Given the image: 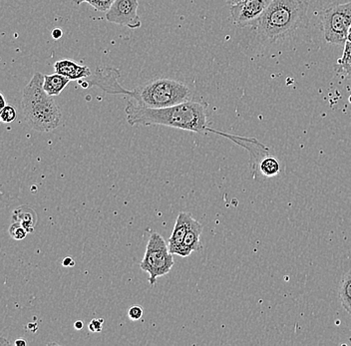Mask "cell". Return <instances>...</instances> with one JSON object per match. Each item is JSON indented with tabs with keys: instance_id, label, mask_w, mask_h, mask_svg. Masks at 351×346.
I'll list each match as a JSON object with an SVG mask.
<instances>
[{
	"instance_id": "obj_12",
	"label": "cell",
	"mask_w": 351,
	"mask_h": 346,
	"mask_svg": "<svg viewBox=\"0 0 351 346\" xmlns=\"http://www.w3.org/2000/svg\"><path fill=\"white\" fill-rule=\"evenodd\" d=\"M70 79L56 73L44 75L43 89L49 96H58L67 86Z\"/></svg>"
},
{
	"instance_id": "obj_8",
	"label": "cell",
	"mask_w": 351,
	"mask_h": 346,
	"mask_svg": "<svg viewBox=\"0 0 351 346\" xmlns=\"http://www.w3.org/2000/svg\"><path fill=\"white\" fill-rule=\"evenodd\" d=\"M138 0H115L106 12L107 21L131 29L140 28L142 21L138 15Z\"/></svg>"
},
{
	"instance_id": "obj_7",
	"label": "cell",
	"mask_w": 351,
	"mask_h": 346,
	"mask_svg": "<svg viewBox=\"0 0 351 346\" xmlns=\"http://www.w3.org/2000/svg\"><path fill=\"white\" fill-rule=\"evenodd\" d=\"M273 0H241L230 6L232 23L238 27L254 26L267 12Z\"/></svg>"
},
{
	"instance_id": "obj_10",
	"label": "cell",
	"mask_w": 351,
	"mask_h": 346,
	"mask_svg": "<svg viewBox=\"0 0 351 346\" xmlns=\"http://www.w3.org/2000/svg\"><path fill=\"white\" fill-rule=\"evenodd\" d=\"M202 233H203V225L194 219L193 222L191 223L185 238H184L183 246H182L181 251H180V257L186 258L194 251H199L203 249L201 240H199Z\"/></svg>"
},
{
	"instance_id": "obj_18",
	"label": "cell",
	"mask_w": 351,
	"mask_h": 346,
	"mask_svg": "<svg viewBox=\"0 0 351 346\" xmlns=\"http://www.w3.org/2000/svg\"><path fill=\"white\" fill-rule=\"evenodd\" d=\"M13 240H21L26 238L28 231L21 225V223L14 222L11 225L8 231Z\"/></svg>"
},
{
	"instance_id": "obj_5",
	"label": "cell",
	"mask_w": 351,
	"mask_h": 346,
	"mask_svg": "<svg viewBox=\"0 0 351 346\" xmlns=\"http://www.w3.org/2000/svg\"><path fill=\"white\" fill-rule=\"evenodd\" d=\"M173 254L163 236L158 233L151 234L147 244L146 251L140 268L149 273V282L154 286L158 277H164L170 273L175 264Z\"/></svg>"
},
{
	"instance_id": "obj_28",
	"label": "cell",
	"mask_w": 351,
	"mask_h": 346,
	"mask_svg": "<svg viewBox=\"0 0 351 346\" xmlns=\"http://www.w3.org/2000/svg\"><path fill=\"white\" fill-rule=\"evenodd\" d=\"M72 1H73V3H75V4L83 3V0H72Z\"/></svg>"
},
{
	"instance_id": "obj_27",
	"label": "cell",
	"mask_w": 351,
	"mask_h": 346,
	"mask_svg": "<svg viewBox=\"0 0 351 346\" xmlns=\"http://www.w3.org/2000/svg\"><path fill=\"white\" fill-rule=\"evenodd\" d=\"M0 101H1V109L6 106L5 98H4L3 94L0 93Z\"/></svg>"
},
{
	"instance_id": "obj_19",
	"label": "cell",
	"mask_w": 351,
	"mask_h": 346,
	"mask_svg": "<svg viewBox=\"0 0 351 346\" xmlns=\"http://www.w3.org/2000/svg\"><path fill=\"white\" fill-rule=\"evenodd\" d=\"M115 0H83L99 12H107Z\"/></svg>"
},
{
	"instance_id": "obj_14",
	"label": "cell",
	"mask_w": 351,
	"mask_h": 346,
	"mask_svg": "<svg viewBox=\"0 0 351 346\" xmlns=\"http://www.w3.org/2000/svg\"><path fill=\"white\" fill-rule=\"evenodd\" d=\"M339 293L342 308L351 315V269L342 275Z\"/></svg>"
},
{
	"instance_id": "obj_24",
	"label": "cell",
	"mask_w": 351,
	"mask_h": 346,
	"mask_svg": "<svg viewBox=\"0 0 351 346\" xmlns=\"http://www.w3.org/2000/svg\"><path fill=\"white\" fill-rule=\"evenodd\" d=\"M74 328H75L77 330H81L84 328V323H83V321H77L76 323H74Z\"/></svg>"
},
{
	"instance_id": "obj_25",
	"label": "cell",
	"mask_w": 351,
	"mask_h": 346,
	"mask_svg": "<svg viewBox=\"0 0 351 346\" xmlns=\"http://www.w3.org/2000/svg\"><path fill=\"white\" fill-rule=\"evenodd\" d=\"M26 345H27V343L23 338H19L15 341V345L16 346H25Z\"/></svg>"
},
{
	"instance_id": "obj_31",
	"label": "cell",
	"mask_w": 351,
	"mask_h": 346,
	"mask_svg": "<svg viewBox=\"0 0 351 346\" xmlns=\"http://www.w3.org/2000/svg\"><path fill=\"white\" fill-rule=\"evenodd\" d=\"M350 32H351V27H350Z\"/></svg>"
},
{
	"instance_id": "obj_30",
	"label": "cell",
	"mask_w": 351,
	"mask_h": 346,
	"mask_svg": "<svg viewBox=\"0 0 351 346\" xmlns=\"http://www.w3.org/2000/svg\"><path fill=\"white\" fill-rule=\"evenodd\" d=\"M350 104H351V95L350 96Z\"/></svg>"
},
{
	"instance_id": "obj_1",
	"label": "cell",
	"mask_w": 351,
	"mask_h": 346,
	"mask_svg": "<svg viewBox=\"0 0 351 346\" xmlns=\"http://www.w3.org/2000/svg\"><path fill=\"white\" fill-rule=\"evenodd\" d=\"M208 103L191 100L166 108H146L128 101L127 121L131 126L161 125L195 133L208 132Z\"/></svg>"
},
{
	"instance_id": "obj_13",
	"label": "cell",
	"mask_w": 351,
	"mask_h": 346,
	"mask_svg": "<svg viewBox=\"0 0 351 346\" xmlns=\"http://www.w3.org/2000/svg\"><path fill=\"white\" fill-rule=\"evenodd\" d=\"M280 170H282L280 162L276 157L269 154L261 160L256 169V172L265 178H273L280 174Z\"/></svg>"
},
{
	"instance_id": "obj_3",
	"label": "cell",
	"mask_w": 351,
	"mask_h": 346,
	"mask_svg": "<svg viewBox=\"0 0 351 346\" xmlns=\"http://www.w3.org/2000/svg\"><path fill=\"white\" fill-rule=\"evenodd\" d=\"M308 3L306 0H273L256 23V34L269 41L293 34L306 23Z\"/></svg>"
},
{
	"instance_id": "obj_20",
	"label": "cell",
	"mask_w": 351,
	"mask_h": 346,
	"mask_svg": "<svg viewBox=\"0 0 351 346\" xmlns=\"http://www.w3.org/2000/svg\"><path fill=\"white\" fill-rule=\"evenodd\" d=\"M143 314H144V310H143L141 306L138 304H134L128 310V317L133 321H139L142 319Z\"/></svg>"
},
{
	"instance_id": "obj_21",
	"label": "cell",
	"mask_w": 351,
	"mask_h": 346,
	"mask_svg": "<svg viewBox=\"0 0 351 346\" xmlns=\"http://www.w3.org/2000/svg\"><path fill=\"white\" fill-rule=\"evenodd\" d=\"M103 324H104V319H92L91 323L89 324L90 332H102Z\"/></svg>"
},
{
	"instance_id": "obj_26",
	"label": "cell",
	"mask_w": 351,
	"mask_h": 346,
	"mask_svg": "<svg viewBox=\"0 0 351 346\" xmlns=\"http://www.w3.org/2000/svg\"><path fill=\"white\" fill-rule=\"evenodd\" d=\"M226 2H227V4H229V5H234V4L239 3V2H241V0H225Z\"/></svg>"
},
{
	"instance_id": "obj_4",
	"label": "cell",
	"mask_w": 351,
	"mask_h": 346,
	"mask_svg": "<svg viewBox=\"0 0 351 346\" xmlns=\"http://www.w3.org/2000/svg\"><path fill=\"white\" fill-rule=\"evenodd\" d=\"M130 102L146 108H166L195 99V88L189 83L158 78L140 85L129 94Z\"/></svg>"
},
{
	"instance_id": "obj_29",
	"label": "cell",
	"mask_w": 351,
	"mask_h": 346,
	"mask_svg": "<svg viewBox=\"0 0 351 346\" xmlns=\"http://www.w3.org/2000/svg\"><path fill=\"white\" fill-rule=\"evenodd\" d=\"M348 41L351 43V32H348Z\"/></svg>"
},
{
	"instance_id": "obj_17",
	"label": "cell",
	"mask_w": 351,
	"mask_h": 346,
	"mask_svg": "<svg viewBox=\"0 0 351 346\" xmlns=\"http://www.w3.org/2000/svg\"><path fill=\"white\" fill-rule=\"evenodd\" d=\"M17 118V111L12 105H6L0 111V120L2 123H11Z\"/></svg>"
},
{
	"instance_id": "obj_11",
	"label": "cell",
	"mask_w": 351,
	"mask_h": 346,
	"mask_svg": "<svg viewBox=\"0 0 351 346\" xmlns=\"http://www.w3.org/2000/svg\"><path fill=\"white\" fill-rule=\"evenodd\" d=\"M54 69L56 73L64 75L70 80H81L91 76V70L89 67L78 64L70 59H61L56 61L54 64Z\"/></svg>"
},
{
	"instance_id": "obj_16",
	"label": "cell",
	"mask_w": 351,
	"mask_h": 346,
	"mask_svg": "<svg viewBox=\"0 0 351 346\" xmlns=\"http://www.w3.org/2000/svg\"><path fill=\"white\" fill-rule=\"evenodd\" d=\"M339 72L344 74L346 78L351 79V43L346 41L344 45V51L339 62Z\"/></svg>"
},
{
	"instance_id": "obj_15",
	"label": "cell",
	"mask_w": 351,
	"mask_h": 346,
	"mask_svg": "<svg viewBox=\"0 0 351 346\" xmlns=\"http://www.w3.org/2000/svg\"><path fill=\"white\" fill-rule=\"evenodd\" d=\"M13 221L21 223L27 230L28 233H32L34 231L36 214L33 210L22 207L21 209L15 210L14 214H13Z\"/></svg>"
},
{
	"instance_id": "obj_22",
	"label": "cell",
	"mask_w": 351,
	"mask_h": 346,
	"mask_svg": "<svg viewBox=\"0 0 351 346\" xmlns=\"http://www.w3.org/2000/svg\"><path fill=\"white\" fill-rule=\"evenodd\" d=\"M62 266L64 268H73L75 266V262H74L73 258L67 257L63 260Z\"/></svg>"
},
{
	"instance_id": "obj_6",
	"label": "cell",
	"mask_w": 351,
	"mask_h": 346,
	"mask_svg": "<svg viewBox=\"0 0 351 346\" xmlns=\"http://www.w3.org/2000/svg\"><path fill=\"white\" fill-rule=\"evenodd\" d=\"M320 19L326 42L346 45L351 27V1L329 6L322 12Z\"/></svg>"
},
{
	"instance_id": "obj_23",
	"label": "cell",
	"mask_w": 351,
	"mask_h": 346,
	"mask_svg": "<svg viewBox=\"0 0 351 346\" xmlns=\"http://www.w3.org/2000/svg\"><path fill=\"white\" fill-rule=\"evenodd\" d=\"M63 32L62 30L60 29V28H55L53 32H52V37H53L54 39H59L62 37Z\"/></svg>"
},
{
	"instance_id": "obj_9",
	"label": "cell",
	"mask_w": 351,
	"mask_h": 346,
	"mask_svg": "<svg viewBox=\"0 0 351 346\" xmlns=\"http://www.w3.org/2000/svg\"><path fill=\"white\" fill-rule=\"evenodd\" d=\"M193 220H194V218H193L192 214H188V212H182L178 216L172 235L168 240L169 249L173 255H180L182 246H183L184 238L188 233L189 227H190Z\"/></svg>"
},
{
	"instance_id": "obj_2",
	"label": "cell",
	"mask_w": 351,
	"mask_h": 346,
	"mask_svg": "<svg viewBox=\"0 0 351 346\" xmlns=\"http://www.w3.org/2000/svg\"><path fill=\"white\" fill-rule=\"evenodd\" d=\"M44 75L36 72L24 87L21 110L30 128L38 132H51L62 123V114L52 96L43 89Z\"/></svg>"
}]
</instances>
